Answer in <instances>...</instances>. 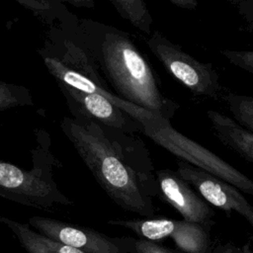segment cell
<instances>
[{"instance_id":"cell-4","label":"cell","mask_w":253,"mask_h":253,"mask_svg":"<svg viewBox=\"0 0 253 253\" xmlns=\"http://www.w3.org/2000/svg\"><path fill=\"white\" fill-rule=\"evenodd\" d=\"M140 126L142 134L180 160L224 180L239 191L253 194V182L247 176L208 148L176 130L170 121L159 115H153Z\"/></svg>"},{"instance_id":"cell-15","label":"cell","mask_w":253,"mask_h":253,"mask_svg":"<svg viewBox=\"0 0 253 253\" xmlns=\"http://www.w3.org/2000/svg\"><path fill=\"white\" fill-rule=\"evenodd\" d=\"M224 100L234 119L241 126H245L249 131L253 130V98L248 96L229 93Z\"/></svg>"},{"instance_id":"cell-2","label":"cell","mask_w":253,"mask_h":253,"mask_svg":"<svg viewBox=\"0 0 253 253\" xmlns=\"http://www.w3.org/2000/svg\"><path fill=\"white\" fill-rule=\"evenodd\" d=\"M61 31L84 49L121 99L170 121L179 105L163 95L152 66L123 30L70 14Z\"/></svg>"},{"instance_id":"cell-3","label":"cell","mask_w":253,"mask_h":253,"mask_svg":"<svg viewBox=\"0 0 253 253\" xmlns=\"http://www.w3.org/2000/svg\"><path fill=\"white\" fill-rule=\"evenodd\" d=\"M31 170L0 159V197L22 206L50 211L56 207L74 205L58 188L52 169L61 163L48 149L34 152Z\"/></svg>"},{"instance_id":"cell-7","label":"cell","mask_w":253,"mask_h":253,"mask_svg":"<svg viewBox=\"0 0 253 253\" xmlns=\"http://www.w3.org/2000/svg\"><path fill=\"white\" fill-rule=\"evenodd\" d=\"M177 166L178 174L196 189V192L208 204L227 213L234 211L248 223L253 224L252 206L236 187L183 160H178Z\"/></svg>"},{"instance_id":"cell-6","label":"cell","mask_w":253,"mask_h":253,"mask_svg":"<svg viewBox=\"0 0 253 253\" xmlns=\"http://www.w3.org/2000/svg\"><path fill=\"white\" fill-rule=\"evenodd\" d=\"M28 224L40 234L85 253H130L133 239L109 236L89 227L39 215L30 217Z\"/></svg>"},{"instance_id":"cell-19","label":"cell","mask_w":253,"mask_h":253,"mask_svg":"<svg viewBox=\"0 0 253 253\" xmlns=\"http://www.w3.org/2000/svg\"><path fill=\"white\" fill-rule=\"evenodd\" d=\"M212 253H252V252L248 244L240 247L235 243L229 241V242L218 243L214 245Z\"/></svg>"},{"instance_id":"cell-12","label":"cell","mask_w":253,"mask_h":253,"mask_svg":"<svg viewBox=\"0 0 253 253\" xmlns=\"http://www.w3.org/2000/svg\"><path fill=\"white\" fill-rule=\"evenodd\" d=\"M214 220L192 222L178 219V223L169 238L182 253H212L213 243L211 231Z\"/></svg>"},{"instance_id":"cell-21","label":"cell","mask_w":253,"mask_h":253,"mask_svg":"<svg viewBox=\"0 0 253 253\" xmlns=\"http://www.w3.org/2000/svg\"><path fill=\"white\" fill-rule=\"evenodd\" d=\"M65 1L75 7L81 8H93L95 6V0H61Z\"/></svg>"},{"instance_id":"cell-11","label":"cell","mask_w":253,"mask_h":253,"mask_svg":"<svg viewBox=\"0 0 253 253\" xmlns=\"http://www.w3.org/2000/svg\"><path fill=\"white\" fill-rule=\"evenodd\" d=\"M212 128L219 140L227 147L234 150L246 161L253 162V134L237 122L220 114L210 110L207 112Z\"/></svg>"},{"instance_id":"cell-10","label":"cell","mask_w":253,"mask_h":253,"mask_svg":"<svg viewBox=\"0 0 253 253\" xmlns=\"http://www.w3.org/2000/svg\"><path fill=\"white\" fill-rule=\"evenodd\" d=\"M42 58L47 70L55 78L56 82L66 84L80 91L102 95L111 103H113L116 107L126 112L139 125H141L143 122L152 117V115H154L141 107H138L134 104H131L127 101L121 99L116 94L111 92L108 88L99 86L97 83L92 81L87 76L66 66L59 59H57L50 53L45 51L44 53H42Z\"/></svg>"},{"instance_id":"cell-14","label":"cell","mask_w":253,"mask_h":253,"mask_svg":"<svg viewBox=\"0 0 253 253\" xmlns=\"http://www.w3.org/2000/svg\"><path fill=\"white\" fill-rule=\"evenodd\" d=\"M107 223L127 228L134 232L140 239L158 242L170 237L177 226L178 219L166 217H145L133 219L115 218L108 220Z\"/></svg>"},{"instance_id":"cell-17","label":"cell","mask_w":253,"mask_h":253,"mask_svg":"<svg viewBox=\"0 0 253 253\" xmlns=\"http://www.w3.org/2000/svg\"><path fill=\"white\" fill-rule=\"evenodd\" d=\"M220 53L225 56L229 62L238 66L249 73H253V51L251 50H228L223 49Z\"/></svg>"},{"instance_id":"cell-9","label":"cell","mask_w":253,"mask_h":253,"mask_svg":"<svg viewBox=\"0 0 253 253\" xmlns=\"http://www.w3.org/2000/svg\"><path fill=\"white\" fill-rule=\"evenodd\" d=\"M158 196L174 208L182 219L192 222H209L214 217L213 209L185 181L177 171L161 169L155 172Z\"/></svg>"},{"instance_id":"cell-5","label":"cell","mask_w":253,"mask_h":253,"mask_svg":"<svg viewBox=\"0 0 253 253\" xmlns=\"http://www.w3.org/2000/svg\"><path fill=\"white\" fill-rule=\"evenodd\" d=\"M146 43L164 68L194 95L212 99L219 97L222 87L218 74L211 63L194 58L158 30L148 36Z\"/></svg>"},{"instance_id":"cell-1","label":"cell","mask_w":253,"mask_h":253,"mask_svg":"<svg viewBox=\"0 0 253 253\" xmlns=\"http://www.w3.org/2000/svg\"><path fill=\"white\" fill-rule=\"evenodd\" d=\"M61 129L117 206L144 217L154 216L158 185L149 151L135 133L70 117L63 118Z\"/></svg>"},{"instance_id":"cell-20","label":"cell","mask_w":253,"mask_h":253,"mask_svg":"<svg viewBox=\"0 0 253 253\" xmlns=\"http://www.w3.org/2000/svg\"><path fill=\"white\" fill-rule=\"evenodd\" d=\"M173 5L187 10H194L198 6V0H168Z\"/></svg>"},{"instance_id":"cell-18","label":"cell","mask_w":253,"mask_h":253,"mask_svg":"<svg viewBox=\"0 0 253 253\" xmlns=\"http://www.w3.org/2000/svg\"><path fill=\"white\" fill-rule=\"evenodd\" d=\"M130 253H182L177 249L168 248L158 242L133 237Z\"/></svg>"},{"instance_id":"cell-8","label":"cell","mask_w":253,"mask_h":253,"mask_svg":"<svg viewBox=\"0 0 253 253\" xmlns=\"http://www.w3.org/2000/svg\"><path fill=\"white\" fill-rule=\"evenodd\" d=\"M57 85L65 97L72 118L90 120L128 133L141 132V126L135 120L102 95L80 91L63 83L57 82Z\"/></svg>"},{"instance_id":"cell-16","label":"cell","mask_w":253,"mask_h":253,"mask_svg":"<svg viewBox=\"0 0 253 253\" xmlns=\"http://www.w3.org/2000/svg\"><path fill=\"white\" fill-rule=\"evenodd\" d=\"M32 104V95L27 88L0 81V112Z\"/></svg>"},{"instance_id":"cell-13","label":"cell","mask_w":253,"mask_h":253,"mask_svg":"<svg viewBox=\"0 0 253 253\" xmlns=\"http://www.w3.org/2000/svg\"><path fill=\"white\" fill-rule=\"evenodd\" d=\"M0 222L5 224L14 233L20 245L27 253H85L40 234L28 222H20L3 215H0Z\"/></svg>"}]
</instances>
